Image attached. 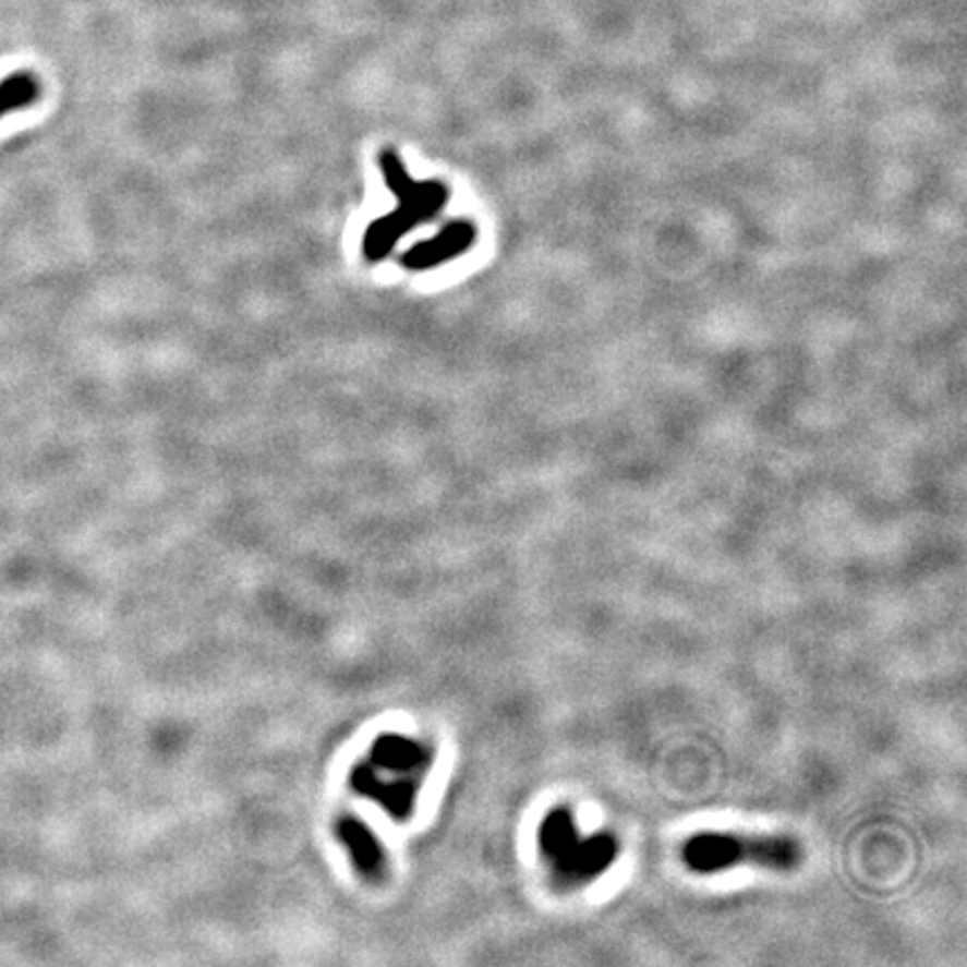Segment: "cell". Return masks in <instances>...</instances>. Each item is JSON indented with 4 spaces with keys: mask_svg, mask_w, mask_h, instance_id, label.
<instances>
[{
    "mask_svg": "<svg viewBox=\"0 0 967 967\" xmlns=\"http://www.w3.org/2000/svg\"><path fill=\"white\" fill-rule=\"evenodd\" d=\"M382 168L386 184L397 195L399 206L386 218L374 220L365 231L363 254L372 263L384 261L408 231L435 220L450 200V191L444 182L412 180L401 157L392 150L382 153Z\"/></svg>",
    "mask_w": 967,
    "mask_h": 967,
    "instance_id": "cell-1",
    "label": "cell"
},
{
    "mask_svg": "<svg viewBox=\"0 0 967 967\" xmlns=\"http://www.w3.org/2000/svg\"><path fill=\"white\" fill-rule=\"evenodd\" d=\"M684 862L694 873H722L739 867L790 871L802 862V849L788 835L705 831L684 847Z\"/></svg>",
    "mask_w": 967,
    "mask_h": 967,
    "instance_id": "cell-2",
    "label": "cell"
},
{
    "mask_svg": "<svg viewBox=\"0 0 967 967\" xmlns=\"http://www.w3.org/2000/svg\"><path fill=\"white\" fill-rule=\"evenodd\" d=\"M537 845L554 878L569 887L603 875L618 854V839L612 833L582 835L576 815L565 807L554 809L542 820Z\"/></svg>",
    "mask_w": 967,
    "mask_h": 967,
    "instance_id": "cell-3",
    "label": "cell"
},
{
    "mask_svg": "<svg viewBox=\"0 0 967 967\" xmlns=\"http://www.w3.org/2000/svg\"><path fill=\"white\" fill-rule=\"evenodd\" d=\"M473 242H475V227L467 220H455V222H448L431 240L419 242L410 251H406L401 263H403V267L414 269V271L433 269V267H439V265L464 254L467 249H471Z\"/></svg>",
    "mask_w": 967,
    "mask_h": 967,
    "instance_id": "cell-4",
    "label": "cell"
},
{
    "mask_svg": "<svg viewBox=\"0 0 967 967\" xmlns=\"http://www.w3.org/2000/svg\"><path fill=\"white\" fill-rule=\"evenodd\" d=\"M40 97V81L32 72H14L0 81V117L25 110Z\"/></svg>",
    "mask_w": 967,
    "mask_h": 967,
    "instance_id": "cell-5",
    "label": "cell"
}]
</instances>
